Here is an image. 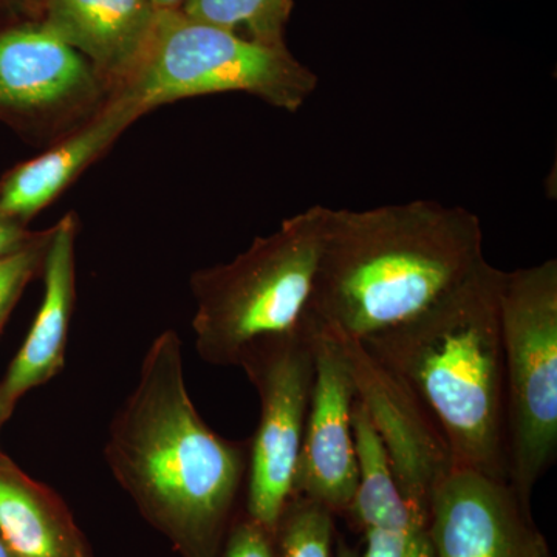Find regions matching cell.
Returning <instances> with one entry per match:
<instances>
[{
    "label": "cell",
    "mask_w": 557,
    "mask_h": 557,
    "mask_svg": "<svg viewBox=\"0 0 557 557\" xmlns=\"http://www.w3.org/2000/svg\"><path fill=\"white\" fill-rule=\"evenodd\" d=\"M50 239L51 228L39 231L25 247L0 259V329L24 288L42 273Z\"/></svg>",
    "instance_id": "18"
},
{
    "label": "cell",
    "mask_w": 557,
    "mask_h": 557,
    "mask_svg": "<svg viewBox=\"0 0 557 557\" xmlns=\"http://www.w3.org/2000/svg\"><path fill=\"white\" fill-rule=\"evenodd\" d=\"M333 336L346 350L358 397L379 432L403 497L429 515L435 487L454 468L448 445L417 399L358 341Z\"/></svg>",
    "instance_id": "11"
},
{
    "label": "cell",
    "mask_w": 557,
    "mask_h": 557,
    "mask_svg": "<svg viewBox=\"0 0 557 557\" xmlns=\"http://www.w3.org/2000/svg\"><path fill=\"white\" fill-rule=\"evenodd\" d=\"M335 557H361L359 556L358 549L351 547L348 542L344 541V539H338L336 541V549Z\"/></svg>",
    "instance_id": "23"
},
{
    "label": "cell",
    "mask_w": 557,
    "mask_h": 557,
    "mask_svg": "<svg viewBox=\"0 0 557 557\" xmlns=\"http://www.w3.org/2000/svg\"><path fill=\"white\" fill-rule=\"evenodd\" d=\"M0 557H14L9 552V548H7L5 545L2 544V541H0Z\"/></svg>",
    "instance_id": "25"
},
{
    "label": "cell",
    "mask_w": 557,
    "mask_h": 557,
    "mask_svg": "<svg viewBox=\"0 0 557 557\" xmlns=\"http://www.w3.org/2000/svg\"><path fill=\"white\" fill-rule=\"evenodd\" d=\"M408 518L409 507L403 497L362 520L359 525L364 534L362 557H405Z\"/></svg>",
    "instance_id": "19"
},
{
    "label": "cell",
    "mask_w": 557,
    "mask_h": 557,
    "mask_svg": "<svg viewBox=\"0 0 557 557\" xmlns=\"http://www.w3.org/2000/svg\"><path fill=\"white\" fill-rule=\"evenodd\" d=\"M222 557H276L274 534L267 528L244 516H237L231 527Z\"/></svg>",
    "instance_id": "20"
},
{
    "label": "cell",
    "mask_w": 557,
    "mask_h": 557,
    "mask_svg": "<svg viewBox=\"0 0 557 557\" xmlns=\"http://www.w3.org/2000/svg\"><path fill=\"white\" fill-rule=\"evenodd\" d=\"M498 317L508 483L531 507L534 487L557 457V260L504 271Z\"/></svg>",
    "instance_id": "6"
},
{
    "label": "cell",
    "mask_w": 557,
    "mask_h": 557,
    "mask_svg": "<svg viewBox=\"0 0 557 557\" xmlns=\"http://www.w3.org/2000/svg\"><path fill=\"white\" fill-rule=\"evenodd\" d=\"M486 262L468 209L432 200L327 208L310 327L364 343L432 309Z\"/></svg>",
    "instance_id": "2"
},
{
    "label": "cell",
    "mask_w": 557,
    "mask_h": 557,
    "mask_svg": "<svg viewBox=\"0 0 557 557\" xmlns=\"http://www.w3.org/2000/svg\"><path fill=\"white\" fill-rule=\"evenodd\" d=\"M292 9L293 0H185L180 7L193 20L269 46H285V25Z\"/></svg>",
    "instance_id": "16"
},
{
    "label": "cell",
    "mask_w": 557,
    "mask_h": 557,
    "mask_svg": "<svg viewBox=\"0 0 557 557\" xmlns=\"http://www.w3.org/2000/svg\"><path fill=\"white\" fill-rule=\"evenodd\" d=\"M311 329V327H310ZM314 376L293 496L347 515L359 483L354 412L357 381L336 336L311 329Z\"/></svg>",
    "instance_id": "9"
},
{
    "label": "cell",
    "mask_w": 557,
    "mask_h": 557,
    "mask_svg": "<svg viewBox=\"0 0 557 557\" xmlns=\"http://www.w3.org/2000/svg\"><path fill=\"white\" fill-rule=\"evenodd\" d=\"M106 463L150 525L183 557H222L247 486L249 440L208 426L190 398L178 333L150 344L137 384L116 410Z\"/></svg>",
    "instance_id": "1"
},
{
    "label": "cell",
    "mask_w": 557,
    "mask_h": 557,
    "mask_svg": "<svg viewBox=\"0 0 557 557\" xmlns=\"http://www.w3.org/2000/svg\"><path fill=\"white\" fill-rule=\"evenodd\" d=\"M35 236L27 225L0 214V259L25 247Z\"/></svg>",
    "instance_id": "21"
},
{
    "label": "cell",
    "mask_w": 557,
    "mask_h": 557,
    "mask_svg": "<svg viewBox=\"0 0 557 557\" xmlns=\"http://www.w3.org/2000/svg\"><path fill=\"white\" fill-rule=\"evenodd\" d=\"M276 557H335V515L310 498L293 496L274 531Z\"/></svg>",
    "instance_id": "17"
},
{
    "label": "cell",
    "mask_w": 557,
    "mask_h": 557,
    "mask_svg": "<svg viewBox=\"0 0 557 557\" xmlns=\"http://www.w3.org/2000/svg\"><path fill=\"white\" fill-rule=\"evenodd\" d=\"M502 276L486 262L432 309L359 344L424 409L454 467L508 482Z\"/></svg>",
    "instance_id": "3"
},
{
    "label": "cell",
    "mask_w": 557,
    "mask_h": 557,
    "mask_svg": "<svg viewBox=\"0 0 557 557\" xmlns=\"http://www.w3.org/2000/svg\"><path fill=\"white\" fill-rule=\"evenodd\" d=\"M0 541L14 557H94L65 502L2 453Z\"/></svg>",
    "instance_id": "15"
},
{
    "label": "cell",
    "mask_w": 557,
    "mask_h": 557,
    "mask_svg": "<svg viewBox=\"0 0 557 557\" xmlns=\"http://www.w3.org/2000/svg\"><path fill=\"white\" fill-rule=\"evenodd\" d=\"M258 391L260 418L249 440L248 518L274 534L293 497L313 386L310 332L249 355L240 364Z\"/></svg>",
    "instance_id": "8"
},
{
    "label": "cell",
    "mask_w": 557,
    "mask_h": 557,
    "mask_svg": "<svg viewBox=\"0 0 557 557\" xmlns=\"http://www.w3.org/2000/svg\"><path fill=\"white\" fill-rule=\"evenodd\" d=\"M115 91L39 20L0 32V119L49 148L98 115Z\"/></svg>",
    "instance_id": "7"
},
{
    "label": "cell",
    "mask_w": 557,
    "mask_h": 557,
    "mask_svg": "<svg viewBox=\"0 0 557 557\" xmlns=\"http://www.w3.org/2000/svg\"><path fill=\"white\" fill-rule=\"evenodd\" d=\"M39 21L120 94L145 60L160 10L152 0H39Z\"/></svg>",
    "instance_id": "12"
},
{
    "label": "cell",
    "mask_w": 557,
    "mask_h": 557,
    "mask_svg": "<svg viewBox=\"0 0 557 557\" xmlns=\"http://www.w3.org/2000/svg\"><path fill=\"white\" fill-rule=\"evenodd\" d=\"M317 87L318 76L287 46H269L168 10L160 11L145 60L120 94L137 101L146 113L226 91H244L273 108L296 112Z\"/></svg>",
    "instance_id": "5"
},
{
    "label": "cell",
    "mask_w": 557,
    "mask_h": 557,
    "mask_svg": "<svg viewBox=\"0 0 557 557\" xmlns=\"http://www.w3.org/2000/svg\"><path fill=\"white\" fill-rule=\"evenodd\" d=\"M325 218L327 208L321 205L306 209L231 262L193 273L190 325L205 362L240 368L255 351L310 332Z\"/></svg>",
    "instance_id": "4"
},
{
    "label": "cell",
    "mask_w": 557,
    "mask_h": 557,
    "mask_svg": "<svg viewBox=\"0 0 557 557\" xmlns=\"http://www.w3.org/2000/svg\"><path fill=\"white\" fill-rule=\"evenodd\" d=\"M429 531L438 557H553L508 482L453 468L435 487Z\"/></svg>",
    "instance_id": "10"
},
{
    "label": "cell",
    "mask_w": 557,
    "mask_h": 557,
    "mask_svg": "<svg viewBox=\"0 0 557 557\" xmlns=\"http://www.w3.org/2000/svg\"><path fill=\"white\" fill-rule=\"evenodd\" d=\"M183 2H185V0H152L153 5L160 11L180 10Z\"/></svg>",
    "instance_id": "24"
},
{
    "label": "cell",
    "mask_w": 557,
    "mask_h": 557,
    "mask_svg": "<svg viewBox=\"0 0 557 557\" xmlns=\"http://www.w3.org/2000/svg\"><path fill=\"white\" fill-rule=\"evenodd\" d=\"M79 220L69 212L51 226L44 262V299L2 387L14 403L32 388L60 375L67 355L69 330L76 302V239Z\"/></svg>",
    "instance_id": "14"
},
{
    "label": "cell",
    "mask_w": 557,
    "mask_h": 557,
    "mask_svg": "<svg viewBox=\"0 0 557 557\" xmlns=\"http://www.w3.org/2000/svg\"><path fill=\"white\" fill-rule=\"evenodd\" d=\"M14 406H16V403L9 398V395L3 391L2 384H0V428L9 420Z\"/></svg>",
    "instance_id": "22"
},
{
    "label": "cell",
    "mask_w": 557,
    "mask_h": 557,
    "mask_svg": "<svg viewBox=\"0 0 557 557\" xmlns=\"http://www.w3.org/2000/svg\"><path fill=\"white\" fill-rule=\"evenodd\" d=\"M146 115L137 101L119 94L89 123L17 164L0 182V214L28 225L104 156L135 121Z\"/></svg>",
    "instance_id": "13"
}]
</instances>
